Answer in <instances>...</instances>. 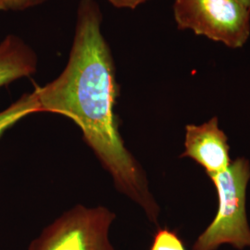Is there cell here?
<instances>
[{
    "label": "cell",
    "mask_w": 250,
    "mask_h": 250,
    "mask_svg": "<svg viewBox=\"0 0 250 250\" xmlns=\"http://www.w3.org/2000/svg\"><path fill=\"white\" fill-rule=\"evenodd\" d=\"M150 250H187L176 232L160 229L156 232Z\"/></svg>",
    "instance_id": "obj_8"
},
{
    "label": "cell",
    "mask_w": 250,
    "mask_h": 250,
    "mask_svg": "<svg viewBox=\"0 0 250 250\" xmlns=\"http://www.w3.org/2000/svg\"><path fill=\"white\" fill-rule=\"evenodd\" d=\"M219 197L213 222L192 250H216L223 244L243 250L250 247V228L246 214V190L250 178V162L237 159L226 170L209 174Z\"/></svg>",
    "instance_id": "obj_2"
},
{
    "label": "cell",
    "mask_w": 250,
    "mask_h": 250,
    "mask_svg": "<svg viewBox=\"0 0 250 250\" xmlns=\"http://www.w3.org/2000/svg\"><path fill=\"white\" fill-rule=\"evenodd\" d=\"M185 146L186 151L181 157L195 160L208 175L230 166L227 136L219 128L216 117L202 125H188Z\"/></svg>",
    "instance_id": "obj_5"
},
{
    "label": "cell",
    "mask_w": 250,
    "mask_h": 250,
    "mask_svg": "<svg viewBox=\"0 0 250 250\" xmlns=\"http://www.w3.org/2000/svg\"><path fill=\"white\" fill-rule=\"evenodd\" d=\"M115 218L104 207L76 206L45 227L28 250H115L108 238Z\"/></svg>",
    "instance_id": "obj_4"
},
{
    "label": "cell",
    "mask_w": 250,
    "mask_h": 250,
    "mask_svg": "<svg viewBox=\"0 0 250 250\" xmlns=\"http://www.w3.org/2000/svg\"><path fill=\"white\" fill-rule=\"evenodd\" d=\"M173 16L180 30L240 48L250 36V11L237 0H175Z\"/></svg>",
    "instance_id": "obj_3"
},
{
    "label": "cell",
    "mask_w": 250,
    "mask_h": 250,
    "mask_svg": "<svg viewBox=\"0 0 250 250\" xmlns=\"http://www.w3.org/2000/svg\"><path fill=\"white\" fill-rule=\"evenodd\" d=\"M237 1L240 2L244 7H246L250 11V0H237Z\"/></svg>",
    "instance_id": "obj_11"
},
{
    "label": "cell",
    "mask_w": 250,
    "mask_h": 250,
    "mask_svg": "<svg viewBox=\"0 0 250 250\" xmlns=\"http://www.w3.org/2000/svg\"><path fill=\"white\" fill-rule=\"evenodd\" d=\"M35 51L18 36H7L0 44V87L36 72Z\"/></svg>",
    "instance_id": "obj_6"
},
{
    "label": "cell",
    "mask_w": 250,
    "mask_h": 250,
    "mask_svg": "<svg viewBox=\"0 0 250 250\" xmlns=\"http://www.w3.org/2000/svg\"><path fill=\"white\" fill-rule=\"evenodd\" d=\"M101 24L99 4L95 0H81L64 71L56 80L35 89L40 112L61 114L78 125L115 187L157 223L159 207L148 191L143 171L119 133L114 111L119 96L116 70Z\"/></svg>",
    "instance_id": "obj_1"
},
{
    "label": "cell",
    "mask_w": 250,
    "mask_h": 250,
    "mask_svg": "<svg viewBox=\"0 0 250 250\" xmlns=\"http://www.w3.org/2000/svg\"><path fill=\"white\" fill-rule=\"evenodd\" d=\"M47 0H0V10H23L43 4Z\"/></svg>",
    "instance_id": "obj_9"
},
{
    "label": "cell",
    "mask_w": 250,
    "mask_h": 250,
    "mask_svg": "<svg viewBox=\"0 0 250 250\" xmlns=\"http://www.w3.org/2000/svg\"><path fill=\"white\" fill-rule=\"evenodd\" d=\"M113 7L118 9H134L147 0H107Z\"/></svg>",
    "instance_id": "obj_10"
},
{
    "label": "cell",
    "mask_w": 250,
    "mask_h": 250,
    "mask_svg": "<svg viewBox=\"0 0 250 250\" xmlns=\"http://www.w3.org/2000/svg\"><path fill=\"white\" fill-rule=\"evenodd\" d=\"M36 112H40V107L35 91L23 95L15 103L0 112V137L20 120Z\"/></svg>",
    "instance_id": "obj_7"
}]
</instances>
